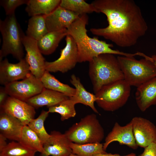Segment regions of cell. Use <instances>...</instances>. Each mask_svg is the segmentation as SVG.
I'll list each match as a JSON object with an SVG mask.
<instances>
[{
	"mask_svg": "<svg viewBox=\"0 0 156 156\" xmlns=\"http://www.w3.org/2000/svg\"><path fill=\"white\" fill-rule=\"evenodd\" d=\"M26 146L42 153L43 144L36 134L28 125L23 127L18 141Z\"/></svg>",
	"mask_w": 156,
	"mask_h": 156,
	"instance_id": "25",
	"label": "cell"
},
{
	"mask_svg": "<svg viewBox=\"0 0 156 156\" xmlns=\"http://www.w3.org/2000/svg\"><path fill=\"white\" fill-rule=\"evenodd\" d=\"M140 156H156V142H152L145 147Z\"/></svg>",
	"mask_w": 156,
	"mask_h": 156,
	"instance_id": "32",
	"label": "cell"
},
{
	"mask_svg": "<svg viewBox=\"0 0 156 156\" xmlns=\"http://www.w3.org/2000/svg\"><path fill=\"white\" fill-rule=\"evenodd\" d=\"M64 134L70 142L78 144L101 143L105 136L104 130L94 114L81 118Z\"/></svg>",
	"mask_w": 156,
	"mask_h": 156,
	"instance_id": "6",
	"label": "cell"
},
{
	"mask_svg": "<svg viewBox=\"0 0 156 156\" xmlns=\"http://www.w3.org/2000/svg\"><path fill=\"white\" fill-rule=\"evenodd\" d=\"M9 96L7 93L5 87H0V107L4 104L8 97Z\"/></svg>",
	"mask_w": 156,
	"mask_h": 156,
	"instance_id": "33",
	"label": "cell"
},
{
	"mask_svg": "<svg viewBox=\"0 0 156 156\" xmlns=\"http://www.w3.org/2000/svg\"><path fill=\"white\" fill-rule=\"evenodd\" d=\"M75 104L69 98L58 105L49 107V113H56L61 116V120L64 121L73 117L76 115Z\"/></svg>",
	"mask_w": 156,
	"mask_h": 156,
	"instance_id": "30",
	"label": "cell"
},
{
	"mask_svg": "<svg viewBox=\"0 0 156 156\" xmlns=\"http://www.w3.org/2000/svg\"><path fill=\"white\" fill-rule=\"evenodd\" d=\"M40 79L45 88L62 93L69 97L75 94V88L60 82L47 70H46Z\"/></svg>",
	"mask_w": 156,
	"mask_h": 156,
	"instance_id": "23",
	"label": "cell"
},
{
	"mask_svg": "<svg viewBox=\"0 0 156 156\" xmlns=\"http://www.w3.org/2000/svg\"><path fill=\"white\" fill-rule=\"evenodd\" d=\"M66 45L61 50L60 56L52 62H45L46 70L50 72H60L65 73L73 68L78 62L77 46L72 37L69 35L66 36Z\"/></svg>",
	"mask_w": 156,
	"mask_h": 156,
	"instance_id": "9",
	"label": "cell"
},
{
	"mask_svg": "<svg viewBox=\"0 0 156 156\" xmlns=\"http://www.w3.org/2000/svg\"><path fill=\"white\" fill-rule=\"evenodd\" d=\"M22 43L26 52L25 58L29 65L31 73L40 79L46 71V61L38 48L37 41L25 34Z\"/></svg>",
	"mask_w": 156,
	"mask_h": 156,
	"instance_id": "10",
	"label": "cell"
},
{
	"mask_svg": "<svg viewBox=\"0 0 156 156\" xmlns=\"http://www.w3.org/2000/svg\"><path fill=\"white\" fill-rule=\"evenodd\" d=\"M88 74L95 94L103 86L124 79L117 57L102 54L89 62Z\"/></svg>",
	"mask_w": 156,
	"mask_h": 156,
	"instance_id": "3",
	"label": "cell"
},
{
	"mask_svg": "<svg viewBox=\"0 0 156 156\" xmlns=\"http://www.w3.org/2000/svg\"><path fill=\"white\" fill-rule=\"evenodd\" d=\"M69 98L62 93L44 88L40 93L26 102L35 108L44 106L49 108L58 105Z\"/></svg>",
	"mask_w": 156,
	"mask_h": 156,
	"instance_id": "19",
	"label": "cell"
},
{
	"mask_svg": "<svg viewBox=\"0 0 156 156\" xmlns=\"http://www.w3.org/2000/svg\"><path fill=\"white\" fill-rule=\"evenodd\" d=\"M0 31L2 44L0 50V61L11 54L20 60L24 56L22 40L25 34L17 22L15 14L0 20Z\"/></svg>",
	"mask_w": 156,
	"mask_h": 156,
	"instance_id": "4",
	"label": "cell"
},
{
	"mask_svg": "<svg viewBox=\"0 0 156 156\" xmlns=\"http://www.w3.org/2000/svg\"><path fill=\"white\" fill-rule=\"evenodd\" d=\"M136 144L144 148L152 142H156V127L148 120L136 116L130 121Z\"/></svg>",
	"mask_w": 156,
	"mask_h": 156,
	"instance_id": "12",
	"label": "cell"
},
{
	"mask_svg": "<svg viewBox=\"0 0 156 156\" xmlns=\"http://www.w3.org/2000/svg\"><path fill=\"white\" fill-rule=\"evenodd\" d=\"M70 146L72 153L77 156H93L106 152L103 149V144L101 143L78 144L71 142Z\"/></svg>",
	"mask_w": 156,
	"mask_h": 156,
	"instance_id": "26",
	"label": "cell"
},
{
	"mask_svg": "<svg viewBox=\"0 0 156 156\" xmlns=\"http://www.w3.org/2000/svg\"><path fill=\"white\" fill-rule=\"evenodd\" d=\"M117 58L124 79L131 86L137 87L156 77V67L150 60L122 56Z\"/></svg>",
	"mask_w": 156,
	"mask_h": 156,
	"instance_id": "5",
	"label": "cell"
},
{
	"mask_svg": "<svg viewBox=\"0 0 156 156\" xmlns=\"http://www.w3.org/2000/svg\"><path fill=\"white\" fill-rule=\"evenodd\" d=\"M151 57L153 60V62L155 67H156V55H153Z\"/></svg>",
	"mask_w": 156,
	"mask_h": 156,
	"instance_id": "36",
	"label": "cell"
},
{
	"mask_svg": "<svg viewBox=\"0 0 156 156\" xmlns=\"http://www.w3.org/2000/svg\"><path fill=\"white\" fill-rule=\"evenodd\" d=\"M29 66L25 58L16 63L9 62L7 58L0 61V83L5 86L26 78L30 73Z\"/></svg>",
	"mask_w": 156,
	"mask_h": 156,
	"instance_id": "11",
	"label": "cell"
},
{
	"mask_svg": "<svg viewBox=\"0 0 156 156\" xmlns=\"http://www.w3.org/2000/svg\"><path fill=\"white\" fill-rule=\"evenodd\" d=\"M36 152L19 142L13 141L0 152V156H34Z\"/></svg>",
	"mask_w": 156,
	"mask_h": 156,
	"instance_id": "29",
	"label": "cell"
},
{
	"mask_svg": "<svg viewBox=\"0 0 156 156\" xmlns=\"http://www.w3.org/2000/svg\"><path fill=\"white\" fill-rule=\"evenodd\" d=\"M114 142H117L120 145H126L133 149L138 147L134 136L132 123L129 122L124 126L115 122L111 130L107 134L103 144L105 151L109 145Z\"/></svg>",
	"mask_w": 156,
	"mask_h": 156,
	"instance_id": "14",
	"label": "cell"
},
{
	"mask_svg": "<svg viewBox=\"0 0 156 156\" xmlns=\"http://www.w3.org/2000/svg\"><path fill=\"white\" fill-rule=\"evenodd\" d=\"M68 35L67 29L48 32L37 41L40 51L44 55L52 53L56 50L61 40Z\"/></svg>",
	"mask_w": 156,
	"mask_h": 156,
	"instance_id": "21",
	"label": "cell"
},
{
	"mask_svg": "<svg viewBox=\"0 0 156 156\" xmlns=\"http://www.w3.org/2000/svg\"><path fill=\"white\" fill-rule=\"evenodd\" d=\"M135 99L138 107L142 112L156 105V77L137 87Z\"/></svg>",
	"mask_w": 156,
	"mask_h": 156,
	"instance_id": "17",
	"label": "cell"
},
{
	"mask_svg": "<svg viewBox=\"0 0 156 156\" xmlns=\"http://www.w3.org/2000/svg\"><path fill=\"white\" fill-rule=\"evenodd\" d=\"M135 154L133 153H131L125 155H120L119 154H112L111 153H108L106 152L104 153L97 154L93 156H135Z\"/></svg>",
	"mask_w": 156,
	"mask_h": 156,
	"instance_id": "35",
	"label": "cell"
},
{
	"mask_svg": "<svg viewBox=\"0 0 156 156\" xmlns=\"http://www.w3.org/2000/svg\"><path fill=\"white\" fill-rule=\"evenodd\" d=\"M88 17L86 14L79 15L67 29L68 34L71 36L76 44L78 62H90L94 58L102 54H111L126 57H133L135 53H131L112 49V44L99 40L97 37H90L88 35L86 25Z\"/></svg>",
	"mask_w": 156,
	"mask_h": 156,
	"instance_id": "2",
	"label": "cell"
},
{
	"mask_svg": "<svg viewBox=\"0 0 156 156\" xmlns=\"http://www.w3.org/2000/svg\"><path fill=\"white\" fill-rule=\"evenodd\" d=\"M60 6L79 15L96 12L92 3H88L83 0H61Z\"/></svg>",
	"mask_w": 156,
	"mask_h": 156,
	"instance_id": "27",
	"label": "cell"
},
{
	"mask_svg": "<svg viewBox=\"0 0 156 156\" xmlns=\"http://www.w3.org/2000/svg\"><path fill=\"white\" fill-rule=\"evenodd\" d=\"M8 95L26 102L40 93L44 88L40 79L30 73L26 78L4 86Z\"/></svg>",
	"mask_w": 156,
	"mask_h": 156,
	"instance_id": "8",
	"label": "cell"
},
{
	"mask_svg": "<svg viewBox=\"0 0 156 156\" xmlns=\"http://www.w3.org/2000/svg\"><path fill=\"white\" fill-rule=\"evenodd\" d=\"M24 126L16 118L1 110L0 133L7 139L18 142Z\"/></svg>",
	"mask_w": 156,
	"mask_h": 156,
	"instance_id": "18",
	"label": "cell"
},
{
	"mask_svg": "<svg viewBox=\"0 0 156 156\" xmlns=\"http://www.w3.org/2000/svg\"><path fill=\"white\" fill-rule=\"evenodd\" d=\"M68 156H77L76 155L72 153Z\"/></svg>",
	"mask_w": 156,
	"mask_h": 156,
	"instance_id": "37",
	"label": "cell"
},
{
	"mask_svg": "<svg viewBox=\"0 0 156 156\" xmlns=\"http://www.w3.org/2000/svg\"><path fill=\"white\" fill-rule=\"evenodd\" d=\"M1 110L19 120L24 125H27L34 118L35 108L26 102L9 96Z\"/></svg>",
	"mask_w": 156,
	"mask_h": 156,
	"instance_id": "13",
	"label": "cell"
},
{
	"mask_svg": "<svg viewBox=\"0 0 156 156\" xmlns=\"http://www.w3.org/2000/svg\"><path fill=\"white\" fill-rule=\"evenodd\" d=\"M50 136L43 145L44 151L40 156H68L72 153L70 142L64 134L51 131Z\"/></svg>",
	"mask_w": 156,
	"mask_h": 156,
	"instance_id": "15",
	"label": "cell"
},
{
	"mask_svg": "<svg viewBox=\"0 0 156 156\" xmlns=\"http://www.w3.org/2000/svg\"><path fill=\"white\" fill-rule=\"evenodd\" d=\"M70 83L76 90L74 96L69 98L75 103H81L90 107L95 113L99 114L95 107L94 103L98 99L94 94L87 91L81 83L80 79L75 74H72L70 79Z\"/></svg>",
	"mask_w": 156,
	"mask_h": 156,
	"instance_id": "20",
	"label": "cell"
},
{
	"mask_svg": "<svg viewBox=\"0 0 156 156\" xmlns=\"http://www.w3.org/2000/svg\"><path fill=\"white\" fill-rule=\"evenodd\" d=\"M131 86L124 79L103 87L95 94L98 106L104 110L115 111L124 105L130 96Z\"/></svg>",
	"mask_w": 156,
	"mask_h": 156,
	"instance_id": "7",
	"label": "cell"
},
{
	"mask_svg": "<svg viewBox=\"0 0 156 156\" xmlns=\"http://www.w3.org/2000/svg\"><path fill=\"white\" fill-rule=\"evenodd\" d=\"M61 0H29L25 10L29 16L48 15L60 5Z\"/></svg>",
	"mask_w": 156,
	"mask_h": 156,
	"instance_id": "22",
	"label": "cell"
},
{
	"mask_svg": "<svg viewBox=\"0 0 156 156\" xmlns=\"http://www.w3.org/2000/svg\"><path fill=\"white\" fill-rule=\"evenodd\" d=\"M80 15L59 5L50 14L44 15L48 32L67 29Z\"/></svg>",
	"mask_w": 156,
	"mask_h": 156,
	"instance_id": "16",
	"label": "cell"
},
{
	"mask_svg": "<svg viewBox=\"0 0 156 156\" xmlns=\"http://www.w3.org/2000/svg\"><path fill=\"white\" fill-rule=\"evenodd\" d=\"M48 32L44 15L34 16L29 18L26 31L27 36L38 41Z\"/></svg>",
	"mask_w": 156,
	"mask_h": 156,
	"instance_id": "24",
	"label": "cell"
},
{
	"mask_svg": "<svg viewBox=\"0 0 156 156\" xmlns=\"http://www.w3.org/2000/svg\"><path fill=\"white\" fill-rule=\"evenodd\" d=\"M49 113L48 111L42 110L36 118L31 120L27 125L36 134L43 145L50 136L44 126V122Z\"/></svg>",
	"mask_w": 156,
	"mask_h": 156,
	"instance_id": "28",
	"label": "cell"
},
{
	"mask_svg": "<svg viewBox=\"0 0 156 156\" xmlns=\"http://www.w3.org/2000/svg\"><path fill=\"white\" fill-rule=\"evenodd\" d=\"M135 156H140V155H138V156H136V155Z\"/></svg>",
	"mask_w": 156,
	"mask_h": 156,
	"instance_id": "38",
	"label": "cell"
},
{
	"mask_svg": "<svg viewBox=\"0 0 156 156\" xmlns=\"http://www.w3.org/2000/svg\"><path fill=\"white\" fill-rule=\"evenodd\" d=\"M96 12L106 16L108 25L91 28L95 35L110 40L117 45L128 47L135 45L148 29L140 7L133 0H95L91 3Z\"/></svg>",
	"mask_w": 156,
	"mask_h": 156,
	"instance_id": "1",
	"label": "cell"
},
{
	"mask_svg": "<svg viewBox=\"0 0 156 156\" xmlns=\"http://www.w3.org/2000/svg\"><path fill=\"white\" fill-rule=\"evenodd\" d=\"M29 0H1L0 4L4 8L7 16L15 14V11L18 7L27 4Z\"/></svg>",
	"mask_w": 156,
	"mask_h": 156,
	"instance_id": "31",
	"label": "cell"
},
{
	"mask_svg": "<svg viewBox=\"0 0 156 156\" xmlns=\"http://www.w3.org/2000/svg\"><path fill=\"white\" fill-rule=\"evenodd\" d=\"M7 138L2 134L0 133V152L1 151L7 146Z\"/></svg>",
	"mask_w": 156,
	"mask_h": 156,
	"instance_id": "34",
	"label": "cell"
}]
</instances>
